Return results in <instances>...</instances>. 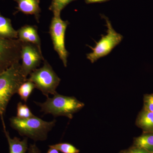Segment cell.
<instances>
[{"label": "cell", "mask_w": 153, "mask_h": 153, "mask_svg": "<svg viewBox=\"0 0 153 153\" xmlns=\"http://www.w3.org/2000/svg\"><path fill=\"white\" fill-rule=\"evenodd\" d=\"M27 79L20 62L15 63L0 74V117L3 127L5 126L4 117L9 102Z\"/></svg>", "instance_id": "obj_1"}, {"label": "cell", "mask_w": 153, "mask_h": 153, "mask_svg": "<svg viewBox=\"0 0 153 153\" xmlns=\"http://www.w3.org/2000/svg\"><path fill=\"white\" fill-rule=\"evenodd\" d=\"M10 121L11 127L16 130L19 134L35 141L47 140L48 133L54 127L56 122L55 120L46 121L36 116L25 119L12 117L10 119Z\"/></svg>", "instance_id": "obj_2"}, {"label": "cell", "mask_w": 153, "mask_h": 153, "mask_svg": "<svg viewBox=\"0 0 153 153\" xmlns=\"http://www.w3.org/2000/svg\"><path fill=\"white\" fill-rule=\"evenodd\" d=\"M36 104L41 108L44 114H51L55 117L65 116L69 119L73 118V115L85 106L74 97L66 96L58 93L51 98L47 97L44 102H36Z\"/></svg>", "instance_id": "obj_3"}, {"label": "cell", "mask_w": 153, "mask_h": 153, "mask_svg": "<svg viewBox=\"0 0 153 153\" xmlns=\"http://www.w3.org/2000/svg\"><path fill=\"white\" fill-rule=\"evenodd\" d=\"M30 75L27 80L33 82L36 88L47 97L49 94L54 95L57 93L56 89L61 79L47 60H44L43 66L34 70Z\"/></svg>", "instance_id": "obj_4"}, {"label": "cell", "mask_w": 153, "mask_h": 153, "mask_svg": "<svg viewBox=\"0 0 153 153\" xmlns=\"http://www.w3.org/2000/svg\"><path fill=\"white\" fill-rule=\"evenodd\" d=\"M104 19L107 27V34L102 36L101 39L94 47H90L92 52L87 54L86 57L91 63H94L101 58L109 54L114 47L122 41L123 36L117 33L111 25L110 21L105 16Z\"/></svg>", "instance_id": "obj_5"}, {"label": "cell", "mask_w": 153, "mask_h": 153, "mask_svg": "<svg viewBox=\"0 0 153 153\" xmlns=\"http://www.w3.org/2000/svg\"><path fill=\"white\" fill-rule=\"evenodd\" d=\"M69 23L63 21L60 16H54L49 28L54 49L59 55L65 67L67 65L68 52L65 47V33Z\"/></svg>", "instance_id": "obj_6"}, {"label": "cell", "mask_w": 153, "mask_h": 153, "mask_svg": "<svg viewBox=\"0 0 153 153\" xmlns=\"http://www.w3.org/2000/svg\"><path fill=\"white\" fill-rule=\"evenodd\" d=\"M22 44L19 39L0 38V74L21 60Z\"/></svg>", "instance_id": "obj_7"}, {"label": "cell", "mask_w": 153, "mask_h": 153, "mask_svg": "<svg viewBox=\"0 0 153 153\" xmlns=\"http://www.w3.org/2000/svg\"><path fill=\"white\" fill-rule=\"evenodd\" d=\"M22 68L24 74L27 77L40 66L44 59L42 52L33 44L23 43L21 54Z\"/></svg>", "instance_id": "obj_8"}, {"label": "cell", "mask_w": 153, "mask_h": 153, "mask_svg": "<svg viewBox=\"0 0 153 153\" xmlns=\"http://www.w3.org/2000/svg\"><path fill=\"white\" fill-rule=\"evenodd\" d=\"M18 39L23 43H30L37 47L41 52V41L36 26L25 25L18 30Z\"/></svg>", "instance_id": "obj_9"}, {"label": "cell", "mask_w": 153, "mask_h": 153, "mask_svg": "<svg viewBox=\"0 0 153 153\" xmlns=\"http://www.w3.org/2000/svg\"><path fill=\"white\" fill-rule=\"evenodd\" d=\"M16 2L18 6L16 9L27 15H34L36 21L39 22L41 9L39 7L40 0H14Z\"/></svg>", "instance_id": "obj_10"}, {"label": "cell", "mask_w": 153, "mask_h": 153, "mask_svg": "<svg viewBox=\"0 0 153 153\" xmlns=\"http://www.w3.org/2000/svg\"><path fill=\"white\" fill-rule=\"evenodd\" d=\"M3 130L9 146V153H26L28 150V138L25 137L21 140L17 137L12 138L6 127L3 128Z\"/></svg>", "instance_id": "obj_11"}, {"label": "cell", "mask_w": 153, "mask_h": 153, "mask_svg": "<svg viewBox=\"0 0 153 153\" xmlns=\"http://www.w3.org/2000/svg\"><path fill=\"white\" fill-rule=\"evenodd\" d=\"M0 38L7 39H18V31L13 27L11 20L4 16L0 13Z\"/></svg>", "instance_id": "obj_12"}, {"label": "cell", "mask_w": 153, "mask_h": 153, "mask_svg": "<svg viewBox=\"0 0 153 153\" xmlns=\"http://www.w3.org/2000/svg\"><path fill=\"white\" fill-rule=\"evenodd\" d=\"M136 124L143 132L153 133V113L143 109L138 115Z\"/></svg>", "instance_id": "obj_13"}, {"label": "cell", "mask_w": 153, "mask_h": 153, "mask_svg": "<svg viewBox=\"0 0 153 153\" xmlns=\"http://www.w3.org/2000/svg\"><path fill=\"white\" fill-rule=\"evenodd\" d=\"M135 146L143 148L153 153V133L143 132L134 140Z\"/></svg>", "instance_id": "obj_14"}, {"label": "cell", "mask_w": 153, "mask_h": 153, "mask_svg": "<svg viewBox=\"0 0 153 153\" xmlns=\"http://www.w3.org/2000/svg\"><path fill=\"white\" fill-rule=\"evenodd\" d=\"M35 88L36 86L35 84L27 79V81L24 82L19 88L17 93L19 94L21 99L26 103Z\"/></svg>", "instance_id": "obj_15"}, {"label": "cell", "mask_w": 153, "mask_h": 153, "mask_svg": "<svg viewBox=\"0 0 153 153\" xmlns=\"http://www.w3.org/2000/svg\"><path fill=\"white\" fill-rule=\"evenodd\" d=\"M74 0H52L49 10L52 11L54 16H60L61 11L68 4Z\"/></svg>", "instance_id": "obj_16"}, {"label": "cell", "mask_w": 153, "mask_h": 153, "mask_svg": "<svg viewBox=\"0 0 153 153\" xmlns=\"http://www.w3.org/2000/svg\"><path fill=\"white\" fill-rule=\"evenodd\" d=\"M49 148H53L62 153H79V149L73 145L67 143H60L49 146Z\"/></svg>", "instance_id": "obj_17"}, {"label": "cell", "mask_w": 153, "mask_h": 153, "mask_svg": "<svg viewBox=\"0 0 153 153\" xmlns=\"http://www.w3.org/2000/svg\"><path fill=\"white\" fill-rule=\"evenodd\" d=\"M35 115L33 114L29 107L26 104H23L22 102H19L17 104V116L19 118L25 119L34 117Z\"/></svg>", "instance_id": "obj_18"}, {"label": "cell", "mask_w": 153, "mask_h": 153, "mask_svg": "<svg viewBox=\"0 0 153 153\" xmlns=\"http://www.w3.org/2000/svg\"><path fill=\"white\" fill-rule=\"evenodd\" d=\"M143 109L153 113V94L144 96Z\"/></svg>", "instance_id": "obj_19"}, {"label": "cell", "mask_w": 153, "mask_h": 153, "mask_svg": "<svg viewBox=\"0 0 153 153\" xmlns=\"http://www.w3.org/2000/svg\"><path fill=\"white\" fill-rule=\"evenodd\" d=\"M128 153H152L143 148L138 147H133L127 151Z\"/></svg>", "instance_id": "obj_20"}, {"label": "cell", "mask_w": 153, "mask_h": 153, "mask_svg": "<svg viewBox=\"0 0 153 153\" xmlns=\"http://www.w3.org/2000/svg\"><path fill=\"white\" fill-rule=\"evenodd\" d=\"M28 150V153H41V151L35 143L30 144Z\"/></svg>", "instance_id": "obj_21"}, {"label": "cell", "mask_w": 153, "mask_h": 153, "mask_svg": "<svg viewBox=\"0 0 153 153\" xmlns=\"http://www.w3.org/2000/svg\"><path fill=\"white\" fill-rule=\"evenodd\" d=\"M85 2L87 4H91V3H99L108 0H85Z\"/></svg>", "instance_id": "obj_22"}, {"label": "cell", "mask_w": 153, "mask_h": 153, "mask_svg": "<svg viewBox=\"0 0 153 153\" xmlns=\"http://www.w3.org/2000/svg\"><path fill=\"white\" fill-rule=\"evenodd\" d=\"M47 153H60V152H59V151L56 150V149L49 148Z\"/></svg>", "instance_id": "obj_23"}, {"label": "cell", "mask_w": 153, "mask_h": 153, "mask_svg": "<svg viewBox=\"0 0 153 153\" xmlns=\"http://www.w3.org/2000/svg\"><path fill=\"white\" fill-rule=\"evenodd\" d=\"M128 153V152H123V153Z\"/></svg>", "instance_id": "obj_24"}]
</instances>
